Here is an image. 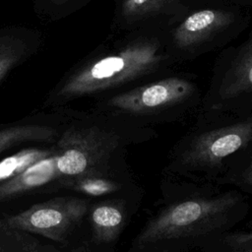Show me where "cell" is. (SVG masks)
I'll use <instances>...</instances> for the list:
<instances>
[{
  "mask_svg": "<svg viewBox=\"0 0 252 252\" xmlns=\"http://www.w3.org/2000/svg\"><path fill=\"white\" fill-rule=\"evenodd\" d=\"M252 147V116L192 129L173 148L165 171L170 176L216 183L236 158Z\"/></svg>",
  "mask_w": 252,
  "mask_h": 252,
  "instance_id": "obj_2",
  "label": "cell"
},
{
  "mask_svg": "<svg viewBox=\"0 0 252 252\" xmlns=\"http://www.w3.org/2000/svg\"><path fill=\"white\" fill-rule=\"evenodd\" d=\"M147 0H133V2L135 3V4H143V3H145Z\"/></svg>",
  "mask_w": 252,
  "mask_h": 252,
  "instance_id": "obj_14",
  "label": "cell"
},
{
  "mask_svg": "<svg viewBox=\"0 0 252 252\" xmlns=\"http://www.w3.org/2000/svg\"><path fill=\"white\" fill-rule=\"evenodd\" d=\"M248 212L237 191L188 195L160 208L134 237L129 252H185L228 231Z\"/></svg>",
  "mask_w": 252,
  "mask_h": 252,
  "instance_id": "obj_1",
  "label": "cell"
},
{
  "mask_svg": "<svg viewBox=\"0 0 252 252\" xmlns=\"http://www.w3.org/2000/svg\"><path fill=\"white\" fill-rule=\"evenodd\" d=\"M248 81H249V83L252 85V67L250 68V70H249V72H248Z\"/></svg>",
  "mask_w": 252,
  "mask_h": 252,
  "instance_id": "obj_13",
  "label": "cell"
},
{
  "mask_svg": "<svg viewBox=\"0 0 252 252\" xmlns=\"http://www.w3.org/2000/svg\"><path fill=\"white\" fill-rule=\"evenodd\" d=\"M24 54V45L16 39L0 38V80Z\"/></svg>",
  "mask_w": 252,
  "mask_h": 252,
  "instance_id": "obj_10",
  "label": "cell"
},
{
  "mask_svg": "<svg viewBox=\"0 0 252 252\" xmlns=\"http://www.w3.org/2000/svg\"><path fill=\"white\" fill-rule=\"evenodd\" d=\"M130 198H118L94 208L92 221L95 236L103 242L114 241L122 232L131 215Z\"/></svg>",
  "mask_w": 252,
  "mask_h": 252,
  "instance_id": "obj_4",
  "label": "cell"
},
{
  "mask_svg": "<svg viewBox=\"0 0 252 252\" xmlns=\"http://www.w3.org/2000/svg\"><path fill=\"white\" fill-rule=\"evenodd\" d=\"M205 252H243L252 249V229L225 231L206 243Z\"/></svg>",
  "mask_w": 252,
  "mask_h": 252,
  "instance_id": "obj_7",
  "label": "cell"
},
{
  "mask_svg": "<svg viewBox=\"0 0 252 252\" xmlns=\"http://www.w3.org/2000/svg\"><path fill=\"white\" fill-rule=\"evenodd\" d=\"M215 20V13L211 10H204L191 15L184 23V28L189 32L201 31L209 27Z\"/></svg>",
  "mask_w": 252,
  "mask_h": 252,
  "instance_id": "obj_11",
  "label": "cell"
},
{
  "mask_svg": "<svg viewBox=\"0 0 252 252\" xmlns=\"http://www.w3.org/2000/svg\"><path fill=\"white\" fill-rule=\"evenodd\" d=\"M65 220V213L55 207L37 209L30 214L27 219L29 225L38 230H47L61 226Z\"/></svg>",
  "mask_w": 252,
  "mask_h": 252,
  "instance_id": "obj_9",
  "label": "cell"
},
{
  "mask_svg": "<svg viewBox=\"0 0 252 252\" xmlns=\"http://www.w3.org/2000/svg\"><path fill=\"white\" fill-rule=\"evenodd\" d=\"M31 128H21L16 129V131H8L0 133V150L2 148V145L9 144L12 140L16 139V137H24L28 131H30Z\"/></svg>",
  "mask_w": 252,
  "mask_h": 252,
  "instance_id": "obj_12",
  "label": "cell"
},
{
  "mask_svg": "<svg viewBox=\"0 0 252 252\" xmlns=\"http://www.w3.org/2000/svg\"><path fill=\"white\" fill-rule=\"evenodd\" d=\"M46 156L47 153L43 151L26 150L6 158L0 162V181L17 176L32 164L43 159Z\"/></svg>",
  "mask_w": 252,
  "mask_h": 252,
  "instance_id": "obj_8",
  "label": "cell"
},
{
  "mask_svg": "<svg viewBox=\"0 0 252 252\" xmlns=\"http://www.w3.org/2000/svg\"><path fill=\"white\" fill-rule=\"evenodd\" d=\"M57 158H43L29 166L26 170L13 177L0 187V198L32 187L39 186L49 181L56 172Z\"/></svg>",
  "mask_w": 252,
  "mask_h": 252,
  "instance_id": "obj_5",
  "label": "cell"
},
{
  "mask_svg": "<svg viewBox=\"0 0 252 252\" xmlns=\"http://www.w3.org/2000/svg\"><path fill=\"white\" fill-rule=\"evenodd\" d=\"M243 252H252V249H250V250H247V251H243Z\"/></svg>",
  "mask_w": 252,
  "mask_h": 252,
  "instance_id": "obj_15",
  "label": "cell"
},
{
  "mask_svg": "<svg viewBox=\"0 0 252 252\" xmlns=\"http://www.w3.org/2000/svg\"><path fill=\"white\" fill-rule=\"evenodd\" d=\"M187 91L188 88L181 84H155L139 93L118 97L112 101V104L128 114L152 115L177 103L186 95Z\"/></svg>",
  "mask_w": 252,
  "mask_h": 252,
  "instance_id": "obj_3",
  "label": "cell"
},
{
  "mask_svg": "<svg viewBox=\"0 0 252 252\" xmlns=\"http://www.w3.org/2000/svg\"><path fill=\"white\" fill-rule=\"evenodd\" d=\"M217 184H231L252 194V147L236 158Z\"/></svg>",
  "mask_w": 252,
  "mask_h": 252,
  "instance_id": "obj_6",
  "label": "cell"
}]
</instances>
